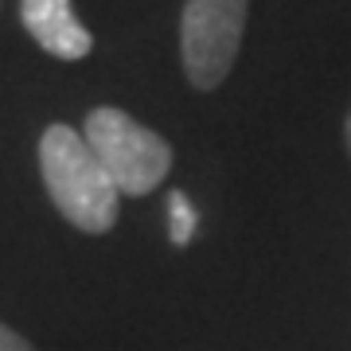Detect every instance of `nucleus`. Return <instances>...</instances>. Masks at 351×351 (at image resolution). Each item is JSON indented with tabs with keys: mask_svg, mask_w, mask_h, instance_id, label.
Instances as JSON below:
<instances>
[{
	"mask_svg": "<svg viewBox=\"0 0 351 351\" xmlns=\"http://www.w3.org/2000/svg\"><path fill=\"white\" fill-rule=\"evenodd\" d=\"M39 172L51 203L71 226L101 234L117 223V184L78 129L55 121L39 137Z\"/></svg>",
	"mask_w": 351,
	"mask_h": 351,
	"instance_id": "1",
	"label": "nucleus"
},
{
	"mask_svg": "<svg viewBox=\"0 0 351 351\" xmlns=\"http://www.w3.org/2000/svg\"><path fill=\"white\" fill-rule=\"evenodd\" d=\"M82 137L98 152L101 168L110 172L121 195H149L172 172V145L117 106L90 110L82 121Z\"/></svg>",
	"mask_w": 351,
	"mask_h": 351,
	"instance_id": "2",
	"label": "nucleus"
},
{
	"mask_svg": "<svg viewBox=\"0 0 351 351\" xmlns=\"http://www.w3.org/2000/svg\"><path fill=\"white\" fill-rule=\"evenodd\" d=\"M250 0H188L180 16V59L195 90H219L239 59Z\"/></svg>",
	"mask_w": 351,
	"mask_h": 351,
	"instance_id": "3",
	"label": "nucleus"
},
{
	"mask_svg": "<svg viewBox=\"0 0 351 351\" xmlns=\"http://www.w3.org/2000/svg\"><path fill=\"white\" fill-rule=\"evenodd\" d=\"M20 24L55 59L75 63L94 51V36L82 27L71 0H20Z\"/></svg>",
	"mask_w": 351,
	"mask_h": 351,
	"instance_id": "4",
	"label": "nucleus"
},
{
	"mask_svg": "<svg viewBox=\"0 0 351 351\" xmlns=\"http://www.w3.org/2000/svg\"><path fill=\"white\" fill-rule=\"evenodd\" d=\"M168 215H172V242L176 246H188L191 239H195V207H191V199L184 195V191H172L168 195Z\"/></svg>",
	"mask_w": 351,
	"mask_h": 351,
	"instance_id": "5",
	"label": "nucleus"
},
{
	"mask_svg": "<svg viewBox=\"0 0 351 351\" xmlns=\"http://www.w3.org/2000/svg\"><path fill=\"white\" fill-rule=\"evenodd\" d=\"M0 351H36V348H32L20 332H12L8 324H0Z\"/></svg>",
	"mask_w": 351,
	"mask_h": 351,
	"instance_id": "6",
	"label": "nucleus"
},
{
	"mask_svg": "<svg viewBox=\"0 0 351 351\" xmlns=\"http://www.w3.org/2000/svg\"><path fill=\"white\" fill-rule=\"evenodd\" d=\"M343 133H348V152H351V113H348V125H343Z\"/></svg>",
	"mask_w": 351,
	"mask_h": 351,
	"instance_id": "7",
	"label": "nucleus"
}]
</instances>
